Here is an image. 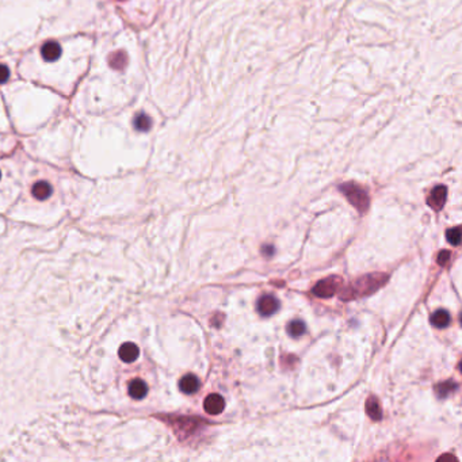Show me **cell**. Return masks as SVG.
I'll list each match as a JSON object with an SVG mask.
<instances>
[{"instance_id":"d6986e66","label":"cell","mask_w":462,"mask_h":462,"mask_svg":"<svg viewBox=\"0 0 462 462\" xmlns=\"http://www.w3.org/2000/svg\"><path fill=\"white\" fill-rule=\"evenodd\" d=\"M9 78H10L9 68H7L6 65L0 64V84H2V83L7 82Z\"/></svg>"},{"instance_id":"e0dca14e","label":"cell","mask_w":462,"mask_h":462,"mask_svg":"<svg viewBox=\"0 0 462 462\" xmlns=\"http://www.w3.org/2000/svg\"><path fill=\"white\" fill-rule=\"evenodd\" d=\"M151 118L148 117L147 114H138L134 119V126L137 130H141V132H147L151 129Z\"/></svg>"},{"instance_id":"3957f363","label":"cell","mask_w":462,"mask_h":462,"mask_svg":"<svg viewBox=\"0 0 462 462\" xmlns=\"http://www.w3.org/2000/svg\"><path fill=\"white\" fill-rule=\"evenodd\" d=\"M343 289V279L340 277H328L317 282L313 288V294L321 298H330Z\"/></svg>"},{"instance_id":"4fadbf2b","label":"cell","mask_w":462,"mask_h":462,"mask_svg":"<svg viewBox=\"0 0 462 462\" xmlns=\"http://www.w3.org/2000/svg\"><path fill=\"white\" fill-rule=\"evenodd\" d=\"M458 388L457 382H454V381H444V382H440L435 386V392L438 394V397L440 398H446L448 394H451Z\"/></svg>"},{"instance_id":"8fae6325","label":"cell","mask_w":462,"mask_h":462,"mask_svg":"<svg viewBox=\"0 0 462 462\" xmlns=\"http://www.w3.org/2000/svg\"><path fill=\"white\" fill-rule=\"evenodd\" d=\"M52 192H53V188L48 182H37V183L34 184L32 188V194L33 197L37 198L40 201H44V199H48V198L51 197Z\"/></svg>"},{"instance_id":"44dd1931","label":"cell","mask_w":462,"mask_h":462,"mask_svg":"<svg viewBox=\"0 0 462 462\" xmlns=\"http://www.w3.org/2000/svg\"><path fill=\"white\" fill-rule=\"evenodd\" d=\"M0 178H2V172H0Z\"/></svg>"},{"instance_id":"5bb4252c","label":"cell","mask_w":462,"mask_h":462,"mask_svg":"<svg viewBox=\"0 0 462 462\" xmlns=\"http://www.w3.org/2000/svg\"><path fill=\"white\" fill-rule=\"evenodd\" d=\"M431 324L434 325V327H438V328L447 327L450 324V315H448V312L443 311V309L435 312L434 315L431 316Z\"/></svg>"},{"instance_id":"277c9868","label":"cell","mask_w":462,"mask_h":462,"mask_svg":"<svg viewBox=\"0 0 462 462\" xmlns=\"http://www.w3.org/2000/svg\"><path fill=\"white\" fill-rule=\"evenodd\" d=\"M279 302L274 296H263L258 301V312L262 316H271L278 311Z\"/></svg>"},{"instance_id":"ffe728a7","label":"cell","mask_w":462,"mask_h":462,"mask_svg":"<svg viewBox=\"0 0 462 462\" xmlns=\"http://www.w3.org/2000/svg\"><path fill=\"white\" fill-rule=\"evenodd\" d=\"M448 258H450V252H448V251H442L439 254V255H438V263H439L440 266H444L446 263H447Z\"/></svg>"},{"instance_id":"5b68a950","label":"cell","mask_w":462,"mask_h":462,"mask_svg":"<svg viewBox=\"0 0 462 462\" xmlns=\"http://www.w3.org/2000/svg\"><path fill=\"white\" fill-rule=\"evenodd\" d=\"M203 407L209 415H220L221 412L224 411L225 400L224 397H221L220 394H209L206 397L205 403H203Z\"/></svg>"},{"instance_id":"ac0fdd59","label":"cell","mask_w":462,"mask_h":462,"mask_svg":"<svg viewBox=\"0 0 462 462\" xmlns=\"http://www.w3.org/2000/svg\"><path fill=\"white\" fill-rule=\"evenodd\" d=\"M446 238H447V242L451 246H459V243H461V230H459V228L448 229L447 232H446Z\"/></svg>"},{"instance_id":"52a82bcc","label":"cell","mask_w":462,"mask_h":462,"mask_svg":"<svg viewBox=\"0 0 462 462\" xmlns=\"http://www.w3.org/2000/svg\"><path fill=\"white\" fill-rule=\"evenodd\" d=\"M118 355L119 358L122 359L126 363H132L138 358L140 355V350L134 343H130V342H126L124 343L118 350Z\"/></svg>"},{"instance_id":"30bf717a","label":"cell","mask_w":462,"mask_h":462,"mask_svg":"<svg viewBox=\"0 0 462 462\" xmlns=\"http://www.w3.org/2000/svg\"><path fill=\"white\" fill-rule=\"evenodd\" d=\"M179 388L186 394L195 393L199 389V380L195 375L186 374L182 380L179 381Z\"/></svg>"},{"instance_id":"6da1fadb","label":"cell","mask_w":462,"mask_h":462,"mask_svg":"<svg viewBox=\"0 0 462 462\" xmlns=\"http://www.w3.org/2000/svg\"><path fill=\"white\" fill-rule=\"evenodd\" d=\"M386 281H388V275L378 274V273L361 277L350 288H347L344 292L340 293V298L344 301H348V300H352L355 297L369 296V294L374 293L375 290H378Z\"/></svg>"},{"instance_id":"2e32d148","label":"cell","mask_w":462,"mask_h":462,"mask_svg":"<svg viewBox=\"0 0 462 462\" xmlns=\"http://www.w3.org/2000/svg\"><path fill=\"white\" fill-rule=\"evenodd\" d=\"M286 330H288L289 335H290L292 338H298V336L305 334L307 327H305V324H304L301 320H293L292 323H289Z\"/></svg>"},{"instance_id":"8992f818","label":"cell","mask_w":462,"mask_h":462,"mask_svg":"<svg viewBox=\"0 0 462 462\" xmlns=\"http://www.w3.org/2000/svg\"><path fill=\"white\" fill-rule=\"evenodd\" d=\"M446 197H447V188L444 186H438L431 191L430 197L427 199L428 205L434 209V210H439L442 209L446 202Z\"/></svg>"},{"instance_id":"9c48e42d","label":"cell","mask_w":462,"mask_h":462,"mask_svg":"<svg viewBox=\"0 0 462 462\" xmlns=\"http://www.w3.org/2000/svg\"><path fill=\"white\" fill-rule=\"evenodd\" d=\"M147 384L142 380H140V378H136V380H133L132 382L129 384V396L134 398V400H141V398H144L147 396Z\"/></svg>"},{"instance_id":"9a60e30c","label":"cell","mask_w":462,"mask_h":462,"mask_svg":"<svg viewBox=\"0 0 462 462\" xmlns=\"http://www.w3.org/2000/svg\"><path fill=\"white\" fill-rule=\"evenodd\" d=\"M109 64L111 65V68L114 69H124L128 64V57L125 52H115L110 56L109 59Z\"/></svg>"},{"instance_id":"7c38bea8","label":"cell","mask_w":462,"mask_h":462,"mask_svg":"<svg viewBox=\"0 0 462 462\" xmlns=\"http://www.w3.org/2000/svg\"><path fill=\"white\" fill-rule=\"evenodd\" d=\"M366 412L373 420H380L381 417H382V409H381L380 401L375 397H373V396L367 400Z\"/></svg>"},{"instance_id":"7a4b0ae2","label":"cell","mask_w":462,"mask_h":462,"mask_svg":"<svg viewBox=\"0 0 462 462\" xmlns=\"http://www.w3.org/2000/svg\"><path fill=\"white\" fill-rule=\"evenodd\" d=\"M340 191L347 197L351 205L357 207L361 213H365L369 207V195L365 188L355 183H344L340 186Z\"/></svg>"},{"instance_id":"ba28073f","label":"cell","mask_w":462,"mask_h":462,"mask_svg":"<svg viewBox=\"0 0 462 462\" xmlns=\"http://www.w3.org/2000/svg\"><path fill=\"white\" fill-rule=\"evenodd\" d=\"M41 55L45 61H49V63L56 61V60H59L60 56H61V46L55 41L46 42L45 45L42 46Z\"/></svg>"}]
</instances>
